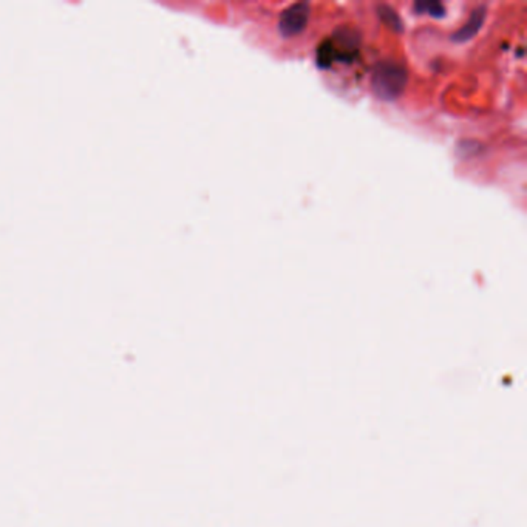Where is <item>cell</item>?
<instances>
[{"instance_id": "cell-1", "label": "cell", "mask_w": 527, "mask_h": 527, "mask_svg": "<svg viewBox=\"0 0 527 527\" xmlns=\"http://www.w3.org/2000/svg\"><path fill=\"white\" fill-rule=\"evenodd\" d=\"M407 68L396 60H380L373 68V92L383 101H393L407 85Z\"/></svg>"}, {"instance_id": "cell-2", "label": "cell", "mask_w": 527, "mask_h": 527, "mask_svg": "<svg viewBox=\"0 0 527 527\" xmlns=\"http://www.w3.org/2000/svg\"><path fill=\"white\" fill-rule=\"evenodd\" d=\"M309 19V4L297 2L284 8L279 19V30L283 36H296L307 28Z\"/></svg>"}, {"instance_id": "cell-3", "label": "cell", "mask_w": 527, "mask_h": 527, "mask_svg": "<svg viewBox=\"0 0 527 527\" xmlns=\"http://www.w3.org/2000/svg\"><path fill=\"white\" fill-rule=\"evenodd\" d=\"M482 21H484V10H475L470 17V21L467 22V25H464L462 28L454 34V39L457 41H466V39H470L473 34H475L479 28H481V23Z\"/></svg>"}]
</instances>
